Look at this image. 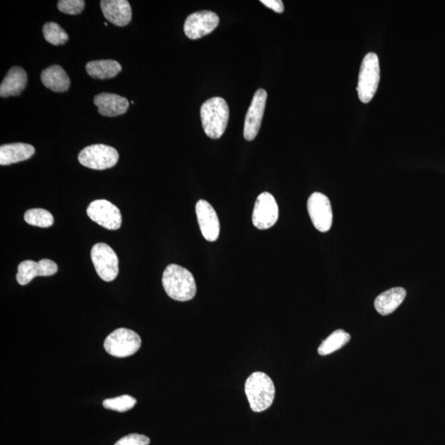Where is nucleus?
<instances>
[{
	"label": "nucleus",
	"instance_id": "nucleus-28",
	"mask_svg": "<svg viewBox=\"0 0 445 445\" xmlns=\"http://www.w3.org/2000/svg\"><path fill=\"white\" fill-rule=\"evenodd\" d=\"M261 4L269 8L275 13H281L284 12V4L280 0H261Z\"/></svg>",
	"mask_w": 445,
	"mask_h": 445
},
{
	"label": "nucleus",
	"instance_id": "nucleus-9",
	"mask_svg": "<svg viewBox=\"0 0 445 445\" xmlns=\"http://www.w3.org/2000/svg\"><path fill=\"white\" fill-rule=\"evenodd\" d=\"M278 218L279 207L274 196L269 192L261 193L252 212V224L256 229L268 230L276 224Z\"/></svg>",
	"mask_w": 445,
	"mask_h": 445
},
{
	"label": "nucleus",
	"instance_id": "nucleus-8",
	"mask_svg": "<svg viewBox=\"0 0 445 445\" xmlns=\"http://www.w3.org/2000/svg\"><path fill=\"white\" fill-rule=\"evenodd\" d=\"M87 214L93 221L109 230H117L122 225L120 210L107 200H97L91 202L88 207Z\"/></svg>",
	"mask_w": 445,
	"mask_h": 445
},
{
	"label": "nucleus",
	"instance_id": "nucleus-23",
	"mask_svg": "<svg viewBox=\"0 0 445 445\" xmlns=\"http://www.w3.org/2000/svg\"><path fill=\"white\" fill-rule=\"evenodd\" d=\"M24 220L28 225L40 227H49L54 224L52 213L41 208L28 210L25 213Z\"/></svg>",
	"mask_w": 445,
	"mask_h": 445
},
{
	"label": "nucleus",
	"instance_id": "nucleus-6",
	"mask_svg": "<svg viewBox=\"0 0 445 445\" xmlns=\"http://www.w3.org/2000/svg\"><path fill=\"white\" fill-rule=\"evenodd\" d=\"M78 160L83 166L91 170H105L117 165L119 153L116 148L99 143L84 148Z\"/></svg>",
	"mask_w": 445,
	"mask_h": 445
},
{
	"label": "nucleus",
	"instance_id": "nucleus-13",
	"mask_svg": "<svg viewBox=\"0 0 445 445\" xmlns=\"http://www.w3.org/2000/svg\"><path fill=\"white\" fill-rule=\"evenodd\" d=\"M196 213L203 237L209 242L216 241L220 236V225L214 208L209 202L200 200L196 203Z\"/></svg>",
	"mask_w": 445,
	"mask_h": 445
},
{
	"label": "nucleus",
	"instance_id": "nucleus-17",
	"mask_svg": "<svg viewBox=\"0 0 445 445\" xmlns=\"http://www.w3.org/2000/svg\"><path fill=\"white\" fill-rule=\"evenodd\" d=\"M28 83L26 71L19 66L10 69L0 85V96L8 97L18 96L21 93Z\"/></svg>",
	"mask_w": 445,
	"mask_h": 445
},
{
	"label": "nucleus",
	"instance_id": "nucleus-26",
	"mask_svg": "<svg viewBox=\"0 0 445 445\" xmlns=\"http://www.w3.org/2000/svg\"><path fill=\"white\" fill-rule=\"evenodd\" d=\"M85 2L83 0H61L57 7L59 11L71 15H76L83 12Z\"/></svg>",
	"mask_w": 445,
	"mask_h": 445
},
{
	"label": "nucleus",
	"instance_id": "nucleus-24",
	"mask_svg": "<svg viewBox=\"0 0 445 445\" xmlns=\"http://www.w3.org/2000/svg\"><path fill=\"white\" fill-rule=\"evenodd\" d=\"M42 32L46 41L54 46L64 44L69 40L67 32L57 23L51 22L44 24Z\"/></svg>",
	"mask_w": 445,
	"mask_h": 445
},
{
	"label": "nucleus",
	"instance_id": "nucleus-22",
	"mask_svg": "<svg viewBox=\"0 0 445 445\" xmlns=\"http://www.w3.org/2000/svg\"><path fill=\"white\" fill-rule=\"evenodd\" d=\"M350 336L343 329H338L324 340L319 348L320 355H328L340 350L349 343Z\"/></svg>",
	"mask_w": 445,
	"mask_h": 445
},
{
	"label": "nucleus",
	"instance_id": "nucleus-3",
	"mask_svg": "<svg viewBox=\"0 0 445 445\" xmlns=\"http://www.w3.org/2000/svg\"><path fill=\"white\" fill-rule=\"evenodd\" d=\"M245 393L254 412H264L270 408L275 399L273 381L265 373L251 374L245 383Z\"/></svg>",
	"mask_w": 445,
	"mask_h": 445
},
{
	"label": "nucleus",
	"instance_id": "nucleus-10",
	"mask_svg": "<svg viewBox=\"0 0 445 445\" xmlns=\"http://www.w3.org/2000/svg\"><path fill=\"white\" fill-rule=\"evenodd\" d=\"M308 212L314 226L320 232H328L333 225V214L328 197L314 192L308 200Z\"/></svg>",
	"mask_w": 445,
	"mask_h": 445
},
{
	"label": "nucleus",
	"instance_id": "nucleus-27",
	"mask_svg": "<svg viewBox=\"0 0 445 445\" xmlns=\"http://www.w3.org/2000/svg\"><path fill=\"white\" fill-rule=\"evenodd\" d=\"M150 444V438L140 434H130L126 435L114 445H148Z\"/></svg>",
	"mask_w": 445,
	"mask_h": 445
},
{
	"label": "nucleus",
	"instance_id": "nucleus-7",
	"mask_svg": "<svg viewBox=\"0 0 445 445\" xmlns=\"http://www.w3.org/2000/svg\"><path fill=\"white\" fill-rule=\"evenodd\" d=\"M91 259L97 275L102 280L111 282L119 273V260L112 247L103 242L93 247Z\"/></svg>",
	"mask_w": 445,
	"mask_h": 445
},
{
	"label": "nucleus",
	"instance_id": "nucleus-16",
	"mask_svg": "<svg viewBox=\"0 0 445 445\" xmlns=\"http://www.w3.org/2000/svg\"><path fill=\"white\" fill-rule=\"evenodd\" d=\"M94 104L98 107V112L102 116L110 117L125 114L130 105L126 97L107 93L97 94L94 97Z\"/></svg>",
	"mask_w": 445,
	"mask_h": 445
},
{
	"label": "nucleus",
	"instance_id": "nucleus-1",
	"mask_svg": "<svg viewBox=\"0 0 445 445\" xmlns=\"http://www.w3.org/2000/svg\"><path fill=\"white\" fill-rule=\"evenodd\" d=\"M162 282L167 295L172 299L186 302L196 296L194 276L184 267L176 264L167 266L163 272Z\"/></svg>",
	"mask_w": 445,
	"mask_h": 445
},
{
	"label": "nucleus",
	"instance_id": "nucleus-12",
	"mask_svg": "<svg viewBox=\"0 0 445 445\" xmlns=\"http://www.w3.org/2000/svg\"><path fill=\"white\" fill-rule=\"evenodd\" d=\"M267 93L264 89H259L252 98L244 121V136L247 141H254L259 134L266 107Z\"/></svg>",
	"mask_w": 445,
	"mask_h": 445
},
{
	"label": "nucleus",
	"instance_id": "nucleus-14",
	"mask_svg": "<svg viewBox=\"0 0 445 445\" xmlns=\"http://www.w3.org/2000/svg\"><path fill=\"white\" fill-rule=\"evenodd\" d=\"M58 271V266L56 262L49 259H42L39 262L32 260L22 261L18 267L16 279L18 283L26 285L31 282L35 277L52 276Z\"/></svg>",
	"mask_w": 445,
	"mask_h": 445
},
{
	"label": "nucleus",
	"instance_id": "nucleus-5",
	"mask_svg": "<svg viewBox=\"0 0 445 445\" xmlns=\"http://www.w3.org/2000/svg\"><path fill=\"white\" fill-rule=\"evenodd\" d=\"M141 338L136 331L118 328L107 336L104 348L109 355L117 358H125L136 354L141 346Z\"/></svg>",
	"mask_w": 445,
	"mask_h": 445
},
{
	"label": "nucleus",
	"instance_id": "nucleus-25",
	"mask_svg": "<svg viewBox=\"0 0 445 445\" xmlns=\"http://www.w3.org/2000/svg\"><path fill=\"white\" fill-rule=\"evenodd\" d=\"M137 400L130 395H123L115 398H108L103 400V407L108 410H116L118 413H126L136 405Z\"/></svg>",
	"mask_w": 445,
	"mask_h": 445
},
{
	"label": "nucleus",
	"instance_id": "nucleus-21",
	"mask_svg": "<svg viewBox=\"0 0 445 445\" xmlns=\"http://www.w3.org/2000/svg\"><path fill=\"white\" fill-rule=\"evenodd\" d=\"M86 71L89 76L93 78L107 79L114 78L122 71L120 63L112 59L94 61L86 64Z\"/></svg>",
	"mask_w": 445,
	"mask_h": 445
},
{
	"label": "nucleus",
	"instance_id": "nucleus-19",
	"mask_svg": "<svg viewBox=\"0 0 445 445\" xmlns=\"http://www.w3.org/2000/svg\"><path fill=\"white\" fill-rule=\"evenodd\" d=\"M407 291L402 287H396L380 294L374 300V307L381 315H388L403 304Z\"/></svg>",
	"mask_w": 445,
	"mask_h": 445
},
{
	"label": "nucleus",
	"instance_id": "nucleus-11",
	"mask_svg": "<svg viewBox=\"0 0 445 445\" xmlns=\"http://www.w3.org/2000/svg\"><path fill=\"white\" fill-rule=\"evenodd\" d=\"M219 23V16L215 13L202 10L187 17L184 23V32L189 39H200L214 31Z\"/></svg>",
	"mask_w": 445,
	"mask_h": 445
},
{
	"label": "nucleus",
	"instance_id": "nucleus-18",
	"mask_svg": "<svg viewBox=\"0 0 445 445\" xmlns=\"http://www.w3.org/2000/svg\"><path fill=\"white\" fill-rule=\"evenodd\" d=\"M35 153V148L24 143H13L0 147V165L6 166L29 160Z\"/></svg>",
	"mask_w": 445,
	"mask_h": 445
},
{
	"label": "nucleus",
	"instance_id": "nucleus-2",
	"mask_svg": "<svg viewBox=\"0 0 445 445\" xmlns=\"http://www.w3.org/2000/svg\"><path fill=\"white\" fill-rule=\"evenodd\" d=\"M201 117L206 136L217 140L224 135L229 123V106L224 98L212 97L203 103Z\"/></svg>",
	"mask_w": 445,
	"mask_h": 445
},
{
	"label": "nucleus",
	"instance_id": "nucleus-4",
	"mask_svg": "<svg viewBox=\"0 0 445 445\" xmlns=\"http://www.w3.org/2000/svg\"><path fill=\"white\" fill-rule=\"evenodd\" d=\"M379 81V57L374 52L368 53L361 63L359 73L357 93L361 102L369 103L372 100L377 92Z\"/></svg>",
	"mask_w": 445,
	"mask_h": 445
},
{
	"label": "nucleus",
	"instance_id": "nucleus-15",
	"mask_svg": "<svg viewBox=\"0 0 445 445\" xmlns=\"http://www.w3.org/2000/svg\"><path fill=\"white\" fill-rule=\"evenodd\" d=\"M101 8L107 21L116 26H126L131 21V7L126 0H102Z\"/></svg>",
	"mask_w": 445,
	"mask_h": 445
},
{
	"label": "nucleus",
	"instance_id": "nucleus-20",
	"mask_svg": "<svg viewBox=\"0 0 445 445\" xmlns=\"http://www.w3.org/2000/svg\"><path fill=\"white\" fill-rule=\"evenodd\" d=\"M41 79L44 87L57 93L66 92L71 85V79L67 73L57 64L44 69Z\"/></svg>",
	"mask_w": 445,
	"mask_h": 445
}]
</instances>
